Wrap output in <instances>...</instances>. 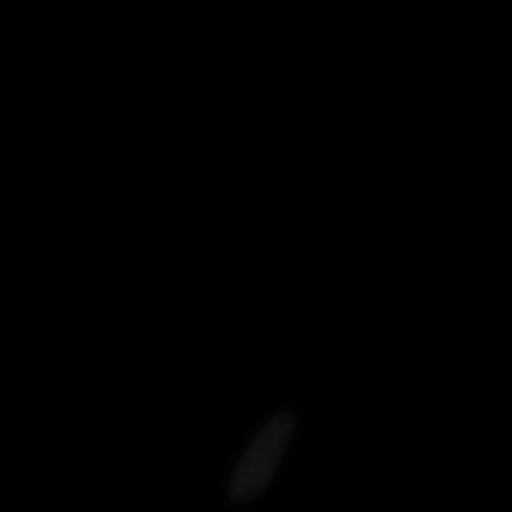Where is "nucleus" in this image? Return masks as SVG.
<instances>
[{"label":"nucleus","instance_id":"obj_1","mask_svg":"<svg viewBox=\"0 0 512 512\" xmlns=\"http://www.w3.org/2000/svg\"><path fill=\"white\" fill-rule=\"evenodd\" d=\"M293 429V414L281 412L259 431L232 474L229 485L232 501L248 504L264 493L285 456Z\"/></svg>","mask_w":512,"mask_h":512}]
</instances>
